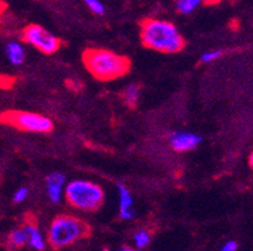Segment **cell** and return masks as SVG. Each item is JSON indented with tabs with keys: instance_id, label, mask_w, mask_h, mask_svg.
<instances>
[{
	"instance_id": "obj_1",
	"label": "cell",
	"mask_w": 253,
	"mask_h": 251,
	"mask_svg": "<svg viewBox=\"0 0 253 251\" xmlns=\"http://www.w3.org/2000/svg\"><path fill=\"white\" fill-rule=\"evenodd\" d=\"M140 36L145 47L167 54L180 52L185 45L180 32L172 23L167 20H144L141 23Z\"/></svg>"
},
{
	"instance_id": "obj_2",
	"label": "cell",
	"mask_w": 253,
	"mask_h": 251,
	"mask_svg": "<svg viewBox=\"0 0 253 251\" xmlns=\"http://www.w3.org/2000/svg\"><path fill=\"white\" fill-rule=\"evenodd\" d=\"M87 71L100 80H112L130 72V61L106 49H87L84 53Z\"/></svg>"
},
{
	"instance_id": "obj_3",
	"label": "cell",
	"mask_w": 253,
	"mask_h": 251,
	"mask_svg": "<svg viewBox=\"0 0 253 251\" xmlns=\"http://www.w3.org/2000/svg\"><path fill=\"white\" fill-rule=\"evenodd\" d=\"M91 234V227L81 218L71 215L57 216L48 230V243L53 249L70 246Z\"/></svg>"
},
{
	"instance_id": "obj_4",
	"label": "cell",
	"mask_w": 253,
	"mask_h": 251,
	"mask_svg": "<svg viewBox=\"0 0 253 251\" xmlns=\"http://www.w3.org/2000/svg\"><path fill=\"white\" fill-rule=\"evenodd\" d=\"M64 196L68 204L77 210L96 211L105 200V192L97 183L87 179H75L66 186Z\"/></svg>"
},
{
	"instance_id": "obj_5",
	"label": "cell",
	"mask_w": 253,
	"mask_h": 251,
	"mask_svg": "<svg viewBox=\"0 0 253 251\" xmlns=\"http://www.w3.org/2000/svg\"><path fill=\"white\" fill-rule=\"evenodd\" d=\"M1 121L25 132L47 133L53 130V123L49 118L33 112L9 110L1 114Z\"/></svg>"
},
{
	"instance_id": "obj_6",
	"label": "cell",
	"mask_w": 253,
	"mask_h": 251,
	"mask_svg": "<svg viewBox=\"0 0 253 251\" xmlns=\"http://www.w3.org/2000/svg\"><path fill=\"white\" fill-rule=\"evenodd\" d=\"M23 40L44 54L56 53L61 48V40L49 31L38 24H31L23 31Z\"/></svg>"
},
{
	"instance_id": "obj_7",
	"label": "cell",
	"mask_w": 253,
	"mask_h": 251,
	"mask_svg": "<svg viewBox=\"0 0 253 251\" xmlns=\"http://www.w3.org/2000/svg\"><path fill=\"white\" fill-rule=\"evenodd\" d=\"M170 146L178 152H186L194 149L202 142V137L197 133L176 131L169 135Z\"/></svg>"
},
{
	"instance_id": "obj_8",
	"label": "cell",
	"mask_w": 253,
	"mask_h": 251,
	"mask_svg": "<svg viewBox=\"0 0 253 251\" xmlns=\"http://www.w3.org/2000/svg\"><path fill=\"white\" fill-rule=\"evenodd\" d=\"M66 176L61 172H52L45 177V187H47L48 199L53 204H58L62 199V195L66 191Z\"/></svg>"
},
{
	"instance_id": "obj_9",
	"label": "cell",
	"mask_w": 253,
	"mask_h": 251,
	"mask_svg": "<svg viewBox=\"0 0 253 251\" xmlns=\"http://www.w3.org/2000/svg\"><path fill=\"white\" fill-rule=\"evenodd\" d=\"M117 193H119L120 217L123 220H132L135 217V206L130 190L123 183H119L117 185Z\"/></svg>"
},
{
	"instance_id": "obj_10",
	"label": "cell",
	"mask_w": 253,
	"mask_h": 251,
	"mask_svg": "<svg viewBox=\"0 0 253 251\" xmlns=\"http://www.w3.org/2000/svg\"><path fill=\"white\" fill-rule=\"evenodd\" d=\"M29 238L28 232L25 230V227H19V229H14L13 231L9 232L8 238H6V249L9 251H18L28 244Z\"/></svg>"
},
{
	"instance_id": "obj_11",
	"label": "cell",
	"mask_w": 253,
	"mask_h": 251,
	"mask_svg": "<svg viewBox=\"0 0 253 251\" xmlns=\"http://www.w3.org/2000/svg\"><path fill=\"white\" fill-rule=\"evenodd\" d=\"M24 227L25 230H27V232H28L29 246L33 248L34 250H38V251L44 250L45 240L44 238H43L41 230L38 229V226H37L36 224H33V222H27V224L24 225Z\"/></svg>"
},
{
	"instance_id": "obj_12",
	"label": "cell",
	"mask_w": 253,
	"mask_h": 251,
	"mask_svg": "<svg viewBox=\"0 0 253 251\" xmlns=\"http://www.w3.org/2000/svg\"><path fill=\"white\" fill-rule=\"evenodd\" d=\"M5 54L8 61L10 62L13 66H20L24 62L25 52L22 44H19L18 41H9L5 45Z\"/></svg>"
},
{
	"instance_id": "obj_13",
	"label": "cell",
	"mask_w": 253,
	"mask_h": 251,
	"mask_svg": "<svg viewBox=\"0 0 253 251\" xmlns=\"http://www.w3.org/2000/svg\"><path fill=\"white\" fill-rule=\"evenodd\" d=\"M140 96V87L137 84H128L126 88L121 92V98L125 105L130 108H135L137 105Z\"/></svg>"
},
{
	"instance_id": "obj_14",
	"label": "cell",
	"mask_w": 253,
	"mask_h": 251,
	"mask_svg": "<svg viewBox=\"0 0 253 251\" xmlns=\"http://www.w3.org/2000/svg\"><path fill=\"white\" fill-rule=\"evenodd\" d=\"M202 3H203V0H176L175 8L180 14L188 15L197 10Z\"/></svg>"
},
{
	"instance_id": "obj_15",
	"label": "cell",
	"mask_w": 253,
	"mask_h": 251,
	"mask_svg": "<svg viewBox=\"0 0 253 251\" xmlns=\"http://www.w3.org/2000/svg\"><path fill=\"white\" fill-rule=\"evenodd\" d=\"M150 241H151V235L148 230H139L137 232H135L134 243H135V246H136V249L142 250V249L146 248V246L150 244Z\"/></svg>"
},
{
	"instance_id": "obj_16",
	"label": "cell",
	"mask_w": 253,
	"mask_h": 251,
	"mask_svg": "<svg viewBox=\"0 0 253 251\" xmlns=\"http://www.w3.org/2000/svg\"><path fill=\"white\" fill-rule=\"evenodd\" d=\"M224 54V50L222 49H214V50H208V52L203 53L201 57L202 63H213L217 59H219L220 57H223Z\"/></svg>"
},
{
	"instance_id": "obj_17",
	"label": "cell",
	"mask_w": 253,
	"mask_h": 251,
	"mask_svg": "<svg viewBox=\"0 0 253 251\" xmlns=\"http://www.w3.org/2000/svg\"><path fill=\"white\" fill-rule=\"evenodd\" d=\"M84 4L88 6V9L92 11V13L98 14V15L105 14V5L101 3L100 0H84Z\"/></svg>"
},
{
	"instance_id": "obj_18",
	"label": "cell",
	"mask_w": 253,
	"mask_h": 251,
	"mask_svg": "<svg viewBox=\"0 0 253 251\" xmlns=\"http://www.w3.org/2000/svg\"><path fill=\"white\" fill-rule=\"evenodd\" d=\"M29 196V190L27 187H20L18 188L17 191L14 192V196H13V201L15 204H20V202L25 201V200L28 199Z\"/></svg>"
},
{
	"instance_id": "obj_19",
	"label": "cell",
	"mask_w": 253,
	"mask_h": 251,
	"mask_svg": "<svg viewBox=\"0 0 253 251\" xmlns=\"http://www.w3.org/2000/svg\"><path fill=\"white\" fill-rule=\"evenodd\" d=\"M238 249V244L233 240H229L220 248V251H237Z\"/></svg>"
},
{
	"instance_id": "obj_20",
	"label": "cell",
	"mask_w": 253,
	"mask_h": 251,
	"mask_svg": "<svg viewBox=\"0 0 253 251\" xmlns=\"http://www.w3.org/2000/svg\"><path fill=\"white\" fill-rule=\"evenodd\" d=\"M119 251H144V250H140V249H134V248H123V249H120Z\"/></svg>"
},
{
	"instance_id": "obj_21",
	"label": "cell",
	"mask_w": 253,
	"mask_h": 251,
	"mask_svg": "<svg viewBox=\"0 0 253 251\" xmlns=\"http://www.w3.org/2000/svg\"><path fill=\"white\" fill-rule=\"evenodd\" d=\"M248 163H250V167L253 170V151L250 156V160H248Z\"/></svg>"
},
{
	"instance_id": "obj_22",
	"label": "cell",
	"mask_w": 253,
	"mask_h": 251,
	"mask_svg": "<svg viewBox=\"0 0 253 251\" xmlns=\"http://www.w3.org/2000/svg\"><path fill=\"white\" fill-rule=\"evenodd\" d=\"M208 3H218V1H220V0H207Z\"/></svg>"
},
{
	"instance_id": "obj_23",
	"label": "cell",
	"mask_w": 253,
	"mask_h": 251,
	"mask_svg": "<svg viewBox=\"0 0 253 251\" xmlns=\"http://www.w3.org/2000/svg\"><path fill=\"white\" fill-rule=\"evenodd\" d=\"M102 251H110V250H109V249H105V250H102Z\"/></svg>"
}]
</instances>
